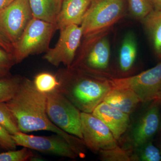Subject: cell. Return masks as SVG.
Here are the masks:
<instances>
[{
  "instance_id": "cell-1",
  "label": "cell",
  "mask_w": 161,
  "mask_h": 161,
  "mask_svg": "<svg viewBox=\"0 0 161 161\" xmlns=\"http://www.w3.org/2000/svg\"><path fill=\"white\" fill-rule=\"evenodd\" d=\"M6 104L23 133L50 131L66 139L78 152L79 157L86 156L82 140L63 131L50 120L47 113V95L36 88L33 81L23 77L14 96Z\"/></svg>"
},
{
  "instance_id": "cell-2",
  "label": "cell",
  "mask_w": 161,
  "mask_h": 161,
  "mask_svg": "<svg viewBox=\"0 0 161 161\" xmlns=\"http://www.w3.org/2000/svg\"><path fill=\"white\" fill-rule=\"evenodd\" d=\"M57 88L80 112L92 113L112 89L110 78L74 66L65 67L56 74Z\"/></svg>"
},
{
  "instance_id": "cell-3",
  "label": "cell",
  "mask_w": 161,
  "mask_h": 161,
  "mask_svg": "<svg viewBox=\"0 0 161 161\" xmlns=\"http://www.w3.org/2000/svg\"><path fill=\"white\" fill-rule=\"evenodd\" d=\"M110 29L83 36L72 66L110 77L107 70L111 55L108 35Z\"/></svg>"
},
{
  "instance_id": "cell-4",
  "label": "cell",
  "mask_w": 161,
  "mask_h": 161,
  "mask_svg": "<svg viewBox=\"0 0 161 161\" xmlns=\"http://www.w3.org/2000/svg\"><path fill=\"white\" fill-rule=\"evenodd\" d=\"M56 30L54 24L33 18L14 46L13 56L16 64L31 55L47 52Z\"/></svg>"
},
{
  "instance_id": "cell-5",
  "label": "cell",
  "mask_w": 161,
  "mask_h": 161,
  "mask_svg": "<svg viewBox=\"0 0 161 161\" xmlns=\"http://www.w3.org/2000/svg\"><path fill=\"white\" fill-rule=\"evenodd\" d=\"M125 0H92L80 26L83 36L110 29L124 15Z\"/></svg>"
},
{
  "instance_id": "cell-6",
  "label": "cell",
  "mask_w": 161,
  "mask_h": 161,
  "mask_svg": "<svg viewBox=\"0 0 161 161\" xmlns=\"http://www.w3.org/2000/svg\"><path fill=\"white\" fill-rule=\"evenodd\" d=\"M112 88L133 91L141 103L158 102L161 104V61L138 75L124 78H110Z\"/></svg>"
},
{
  "instance_id": "cell-7",
  "label": "cell",
  "mask_w": 161,
  "mask_h": 161,
  "mask_svg": "<svg viewBox=\"0 0 161 161\" xmlns=\"http://www.w3.org/2000/svg\"><path fill=\"white\" fill-rule=\"evenodd\" d=\"M47 95V113L55 125L83 140L81 112L74 104L56 90Z\"/></svg>"
},
{
  "instance_id": "cell-8",
  "label": "cell",
  "mask_w": 161,
  "mask_h": 161,
  "mask_svg": "<svg viewBox=\"0 0 161 161\" xmlns=\"http://www.w3.org/2000/svg\"><path fill=\"white\" fill-rule=\"evenodd\" d=\"M32 18L29 0H14L0 11V34L14 47Z\"/></svg>"
},
{
  "instance_id": "cell-9",
  "label": "cell",
  "mask_w": 161,
  "mask_h": 161,
  "mask_svg": "<svg viewBox=\"0 0 161 161\" xmlns=\"http://www.w3.org/2000/svg\"><path fill=\"white\" fill-rule=\"evenodd\" d=\"M59 39L53 48H49L43 58L55 67L60 64L70 67L75 60L83 36L80 25H69L60 29Z\"/></svg>"
},
{
  "instance_id": "cell-10",
  "label": "cell",
  "mask_w": 161,
  "mask_h": 161,
  "mask_svg": "<svg viewBox=\"0 0 161 161\" xmlns=\"http://www.w3.org/2000/svg\"><path fill=\"white\" fill-rule=\"evenodd\" d=\"M12 136L17 146L26 147L45 154L72 159L79 157L76 149L66 139L58 134L38 136L20 132L13 135Z\"/></svg>"
},
{
  "instance_id": "cell-11",
  "label": "cell",
  "mask_w": 161,
  "mask_h": 161,
  "mask_svg": "<svg viewBox=\"0 0 161 161\" xmlns=\"http://www.w3.org/2000/svg\"><path fill=\"white\" fill-rule=\"evenodd\" d=\"M81 125L83 142L93 152L118 147V141L109 128L92 113L81 112Z\"/></svg>"
},
{
  "instance_id": "cell-12",
  "label": "cell",
  "mask_w": 161,
  "mask_h": 161,
  "mask_svg": "<svg viewBox=\"0 0 161 161\" xmlns=\"http://www.w3.org/2000/svg\"><path fill=\"white\" fill-rule=\"evenodd\" d=\"M160 105L158 102H152L137 122L131 135V142L134 148L152 141L160 128Z\"/></svg>"
},
{
  "instance_id": "cell-13",
  "label": "cell",
  "mask_w": 161,
  "mask_h": 161,
  "mask_svg": "<svg viewBox=\"0 0 161 161\" xmlns=\"http://www.w3.org/2000/svg\"><path fill=\"white\" fill-rule=\"evenodd\" d=\"M92 113L107 125L117 141L129 128L130 115L115 108L105 102L103 101L99 104Z\"/></svg>"
},
{
  "instance_id": "cell-14",
  "label": "cell",
  "mask_w": 161,
  "mask_h": 161,
  "mask_svg": "<svg viewBox=\"0 0 161 161\" xmlns=\"http://www.w3.org/2000/svg\"><path fill=\"white\" fill-rule=\"evenodd\" d=\"M92 0H63L56 22L60 30L69 25H80Z\"/></svg>"
},
{
  "instance_id": "cell-15",
  "label": "cell",
  "mask_w": 161,
  "mask_h": 161,
  "mask_svg": "<svg viewBox=\"0 0 161 161\" xmlns=\"http://www.w3.org/2000/svg\"><path fill=\"white\" fill-rule=\"evenodd\" d=\"M103 101L129 115L141 103L135 92L130 90L122 88H112L105 97Z\"/></svg>"
},
{
  "instance_id": "cell-16",
  "label": "cell",
  "mask_w": 161,
  "mask_h": 161,
  "mask_svg": "<svg viewBox=\"0 0 161 161\" xmlns=\"http://www.w3.org/2000/svg\"><path fill=\"white\" fill-rule=\"evenodd\" d=\"M63 0H29L33 18L56 25Z\"/></svg>"
},
{
  "instance_id": "cell-17",
  "label": "cell",
  "mask_w": 161,
  "mask_h": 161,
  "mask_svg": "<svg viewBox=\"0 0 161 161\" xmlns=\"http://www.w3.org/2000/svg\"><path fill=\"white\" fill-rule=\"evenodd\" d=\"M137 54V44L135 35L130 32L124 37L119 52V62L121 71L127 72L132 69Z\"/></svg>"
},
{
  "instance_id": "cell-18",
  "label": "cell",
  "mask_w": 161,
  "mask_h": 161,
  "mask_svg": "<svg viewBox=\"0 0 161 161\" xmlns=\"http://www.w3.org/2000/svg\"><path fill=\"white\" fill-rule=\"evenodd\" d=\"M142 22L151 38L155 54L161 59V11L153 9Z\"/></svg>"
},
{
  "instance_id": "cell-19",
  "label": "cell",
  "mask_w": 161,
  "mask_h": 161,
  "mask_svg": "<svg viewBox=\"0 0 161 161\" xmlns=\"http://www.w3.org/2000/svg\"><path fill=\"white\" fill-rule=\"evenodd\" d=\"M23 78L19 75H11L0 79V103L6 102L14 96Z\"/></svg>"
},
{
  "instance_id": "cell-20",
  "label": "cell",
  "mask_w": 161,
  "mask_h": 161,
  "mask_svg": "<svg viewBox=\"0 0 161 161\" xmlns=\"http://www.w3.org/2000/svg\"><path fill=\"white\" fill-rule=\"evenodd\" d=\"M35 86L42 93H50L57 90L59 82L56 75L49 72H42L36 75L33 80Z\"/></svg>"
},
{
  "instance_id": "cell-21",
  "label": "cell",
  "mask_w": 161,
  "mask_h": 161,
  "mask_svg": "<svg viewBox=\"0 0 161 161\" xmlns=\"http://www.w3.org/2000/svg\"><path fill=\"white\" fill-rule=\"evenodd\" d=\"M133 153L135 161L161 160L160 150L153 145L152 141H149L134 148Z\"/></svg>"
},
{
  "instance_id": "cell-22",
  "label": "cell",
  "mask_w": 161,
  "mask_h": 161,
  "mask_svg": "<svg viewBox=\"0 0 161 161\" xmlns=\"http://www.w3.org/2000/svg\"><path fill=\"white\" fill-rule=\"evenodd\" d=\"M98 153L100 160L103 161H135L133 151L123 149L119 146L109 150H100Z\"/></svg>"
},
{
  "instance_id": "cell-23",
  "label": "cell",
  "mask_w": 161,
  "mask_h": 161,
  "mask_svg": "<svg viewBox=\"0 0 161 161\" xmlns=\"http://www.w3.org/2000/svg\"><path fill=\"white\" fill-rule=\"evenodd\" d=\"M129 10L136 19L142 21L154 9L150 0H128Z\"/></svg>"
},
{
  "instance_id": "cell-24",
  "label": "cell",
  "mask_w": 161,
  "mask_h": 161,
  "mask_svg": "<svg viewBox=\"0 0 161 161\" xmlns=\"http://www.w3.org/2000/svg\"><path fill=\"white\" fill-rule=\"evenodd\" d=\"M0 125L11 134L15 135L21 132L15 119L6 105V102L0 103Z\"/></svg>"
},
{
  "instance_id": "cell-25",
  "label": "cell",
  "mask_w": 161,
  "mask_h": 161,
  "mask_svg": "<svg viewBox=\"0 0 161 161\" xmlns=\"http://www.w3.org/2000/svg\"><path fill=\"white\" fill-rule=\"evenodd\" d=\"M34 155L31 149L23 147L19 150L0 152V161H31Z\"/></svg>"
},
{
  "instance_id": "cell-26",
  "label": "cell",
  "mask_w": 161,
  "mask_h": 161,
  "mask_svg": "<svg viewBox=\"0 0 161 161\" xmlns=\"http://www.w3.org/2000/svg\"><path fill=\"white\" fill-rule=\"evenodd\" d=\"M15 64L13 54L0 47V79L11 76V70Z\"/></svg>"
},
{
  "instance_id": "cell-27",
  "label": "cell",
  "mask_w": 161,
  "mask_h": 161,
  "mask_svg": "<svg viewBox=\"0 0 161 161\" xmlns=\"http://www.w3.org/2000/svg\"><path fill=\"white\" fill-rule=\"evenodd\" d=\"M17 145L12 135L0 125V147L5 151L15 150Z\"/></svg>"
},
{
  "instance_id": "cell-28",
  "label": "cell",
  "mask_w": 161,
  "mask_h": 161,
  "mask_svg": "<svg viewBox=\"0 0 161 161\" xmlns=\"http://www.w3.org/2000/svg\"><path fill=\"white\" fill-rule=\"evenodd\" d=\"M0 47L13 54L14 47L0 34Z\"/></svg>"
},
{
  "instance_id": "cell-29",
  "label": "cell",
  "mask_w": 161,
  "mask_h": 161,
  "mask_svg": "<svg viewBox=\"0 0 161 161\" xmlns=\"http://www.w3.org/2000/svg\"><path fill=\"white\" fill-rule=\"evenodd\" d=\"M154 10L161 11V0H150Z\"/></svg>"
},
{
  "instance_id": "cell-30",
  "label": "cell",
  "mask_w": 161,
  "mask_h": 161,
  "mask_svg": "<svg viewBox=\"0 0 161 161\" xmlns=\"http://www.w3.org/2000/svg\"><path fill=\"white\" fill-rule=\"evenodd\" d=\"M14 0H0V11L8 6Z\"/></svg>"
},
{
  "instance_id": "cell-31",
  "label": "cell",
  "mask_w": 161,
  "mask_h": 161,
  "mask_svg": "<svg viewBox=\"0 0 161 161\" xmlns=\"http://www.w3.org/2000/svg\"><path fill=\"white\" fill-rule=\"evenodd\" d=\"M2 150H3V149H2V147H0V152H1V151H2Z\"/></svg>"
},
{
  "instance_id": "cell-32",
  "label": "cell",
  "mask_w": 161,
  "mask_h": 161,
  "mask_svg": "<svg viewBox=\"0 0 161 161\" xmlns=\"http://www.w3.org/2000/svg\"><path fill=\"white\" fill-rule=\"evenodd\" d=\"M160 150L161 153V142L160 143Z\"/></svg>"
},
{
  "instance_id": "cell-33",
  "label": "cell",
  "mask_w": 161,
  "mask_h": 161,
  "mask_svg": "<svg viewBox=\"0 0 161 161\" xmlns=\"http://www.w3.org/2000/svg\"><path fill=\"white\" fill-rule=\"evenodd\" d=\"M160 129L161 132V122L160 128Z\"/></svg>"
}]
</instances>
